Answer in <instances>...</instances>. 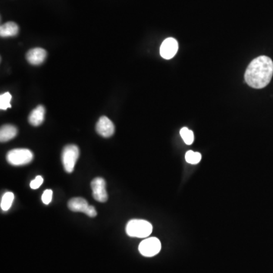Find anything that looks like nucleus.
<instances>
[{
	"label": "nucleus",
	"instance_id": "obj_11",
	"mask_svg": "<svg viewBox=\"0 0 273 273\" xmlns=\"http://www.w3.org/2000/svg\"><path fill=\"white\" fill-rule=\"evenodd\" d=\"M45 108L40 105L36 107L28 117V121L33 126H39L44 122L45 118Z\"/></svg>",
	"mask_w": 273,
	"mask_h": 273
},
{
	"label": "nucleus",
	"instance_id": "obj_2",
	"mask_svg": "<svg viewBox=\"0 0 273 273\" xmlns=\"http://www.w3.org/2000/svg\"><path fill=\"white\" fill-rule=\"evenodd\" d=\"M152 231V225L146 220L132 219L126 225L127 234L133 238H147L151 235Z\"/></svg>",
	"mask_w": 273,
	"mask_h": 273
},
{
	"label": "nucleus",
	"instance_id": "obj_7",
	"mask_svg": "<svg viewBox=\"0 0 273 273\" xmlns=\"http://www.w3.org/2000/svg\"><path fill=\"white\" fill-rule=\"evenodd\" d=\"M93 197L98 202L105 203L108 200V194L106 190V181L104 178H96L91 182Z\"/></svg>",
	"mask_w": 273,
	"mask_h": 273
},
{
	"label": "nucleus",
	"instance_id": "obj_17",
	"mask_svg": "<svg viewBox=\"0 0 273 273\" xmlns=\"http://www.w3.org/2000/svg\"><path fill=\"white\" fill-rule=\"evenodd\" d=\"M11 95L8 92L0 96V109L2 110H6L7 109L11 108Z\"/></svg>",
	"mask_w": 273,
	"mask_h": 273
},
{
	"label": "nucleus",
	"instance_id": "obj_6",
	"mask_svg": "<svg viewBox=\"0 0 273 273\" xmlns=\"http://www.w3.org/2000/svg\"><path fill=\"white\" fill-rule=\"evenodd\" d=\"M161 242L158 238H146L141 241L139 245V251L144 257H152L157 255L161 251Z\"/></svg>",
	"mask_w": 273,
	"mask_h": 273
},
{
	"label": "nucleus",
	"instance_id": "obj_4",
	"mask_svg": "<svg viewBox=\"0 0 273 273\" xmlns=\"http://www.w3.org/2000/svg\"><path fill=\"white\" fill-rule=\"evenodd\" d=\"M79 157V149L76 145H67L61 154V161L64 168L68 173L74 171V166Z\"/></svg>",
	"mask_w": 273,
	"mask_h": 273
},
{
	"label": "nucleus",
	"instance_id": "obj_9",
	"mask_svg": "<svg viewBox=\"0 0 273 273\" xmlns=\"http://www.w3.org/2000/svg\"><path fill=\"white\" fill-rule=\"evenodd\" d=\"M97 132L104 138H109L115 132V126L112 121L107 116H102L96 125Z\"/></svg>",
	"mask_w": 273,
	"mask_h": 273
},
{
	"label": "nucleus",
	"instance_id": "obj_14",
	"mask_svg": "<svg viewBox=\"0 0 273 273\" xmlns=\"http://www.w3.org/2000/svg\"><path fill=\"white\" fill-rule=\"evenodd\" d=\"M14 199H15V196H14L13 193H5V194L2 196V201H1V209H2L3 211H8V210L11 208Z\"/></svg>",
	"mask_w": 273,
	"mask_h": 273
},
{
	"label": "nucleus",
	"instance_id": "obj_10",
	"mask_svg": "<svg viewBox=\"0 0 273 273\" xmlns=\"http://www.w3.org/2000/svg\"><path fill=\"white\" fill-rule=\"evenodd\" d=\"M47 52L42 48H34L28 51L26 58L31 65H39L45 61Z\"/></svg>",
	"mask_w": 273,
	"mask_h": 273
},
{
	"label": "nucleus",
	"instance_id": "obj_15",
	"mask_svg": "<svg viewBox=\"0 0 273 273\" xmlns=\"http://www.w3.org/2000/svg\"><path fill=\"white\" fill-rule=\"evenodd\" d=\"M185 160L188 164L195 165L201 162V154L192 151H188L185 154Z\"/></svg>",
	"mask_w": 273,
	"mask_h": 273
},
{
	"label": "nucleus",
	"instance_id": "obj_8",
	"mask_svg": "<svg viewBox=\"0 0 273 273\" xmlns=\"http://www.w3.org/2000/svg\"><path fill=\"white\" fill-rule=\"evenodd\" d=\"M178 44L174 38H167L160 47V55L165 59H171L178 52Z\"/></svg>",
	"mask_w": 273,
	"mask_h": 273
},
{
	"label": "nucleus",
	"instance_id": "obj_13",
	"mask_svg": "<svg viewBox=\"0 0 273 273\" xmlns=\"http://www.w3.org/2000/svg\"><path fill=\"white\" fill-rule=\"evenodd\" d=\"M19 28L16 23L9 21L0 27V36L2 37H15L18 34Z\"/></svg>",
	"mask_w": 273,
	"mask_h": 273
},
{
	"label": "nucleus",
	"instance_id": "obj_19",
	"mask_svg": "<svg viewBox=\"0 0 273 273\" xmlns=\"http://www.w3.org/2000/svg\"><path fill=\"white\" fill-rule=\"evenodd\" d=\"M43 182H44V178L41 175H37L35 179L31 181L30 186H31V188L32 189H37V188H39L42 185Z\"/></svg>",
	"mask_w": 273,
	"mask_h": 273
},
{
	"label": "nucleus",
	"instance_id": "obj_5",
	"mask_svg": "<svg viewBox=\"0 0 273 273\" xmlns=\"http://www.w3.org/2000/svg\"><path fill=\"white\" fill-rule=\"evenodd\" d=\"M68 208L73 212L84 213L90 217H97V213L93 206H90L85 199L81 197H75L68 201Z\"/></svg>",
	"mask_w": 273,
	"mask_h": 273
},
{
	"label": "nucleus",
	"instance_id": "obj_16",
	"mask_svg": "<svg viewBox=\"0 0 273 273\" xmlns=\"http://www.w3.org/2000/svg\"><path fill=\"white\" fill-rule=\"evenodd\" d=\"M181 138L184 140V143L188 145H191L194 142V133L192 131L188 129V128L184 127L180 131Z\"/></svg>",
	"mask_w": 273,
	"mask_h": 273
},
{
	"label": "nucleus",
	"instance_id": "obj_3",
	"mask_svg": "<svg viewBox=\"0 0 273 273\" xmlns=\"http://www.w3.org/2000/svg\"><path fill=\"white\" fill-rule=\"evenodd\" d=\"M34 154L28 149H14L7 154L8 164L15 166L27 165L32 162Z\"/></svg>",
	"mask_w": 273,
	"mask_h": 273
},
{
	"label": "nucleus",
	"instance_id": "obj_1",
	"mask_svg": "<svg viewBox=\"0 0 273 273\" xmlns=\"http://www.w3.org/2000/svg\"><path fill=\"white\" fill-rule=\"evenodd\" d=\"M273 75V60L270 57L261 55L251 61L246 70L244 79L251 88L261 89L270 84Z\"/></svg>",
	"mask_w": 273,
	"mask_h": 273
},
{
	"label": "nucleus",
	"instance_id": "obj_18",
	"mask_svg": "<svg viewBox=\"0 0 273 273\" xmlns=\"http://www.w3.org/2000/svg\"><path fill=\"white\" fill-rule=\"evenodd\" d=\"M53 199V191L51 189L46 190L42 195V201L46 205L51 204Z\"/></svg>",
	"mask_w": 273,
	"mask_h": 273
},
{
	"label": "nucleus",
	"instance_id": "obj_12",
	"mask_svg": "<svg viewBox=\"0 0 273 273\" xmlns=\"http://www.w3.org/2000/svg\"><path fill=\"white\" fill-rule=\"evenodd\" d=\"M17 134H18V130L16 127L11 125H3L0 129V141L2 143L7 142L15 138Z\"/></svg>",
	"mask_w": 273,
	"mask_h": 273
}]
</instances>
